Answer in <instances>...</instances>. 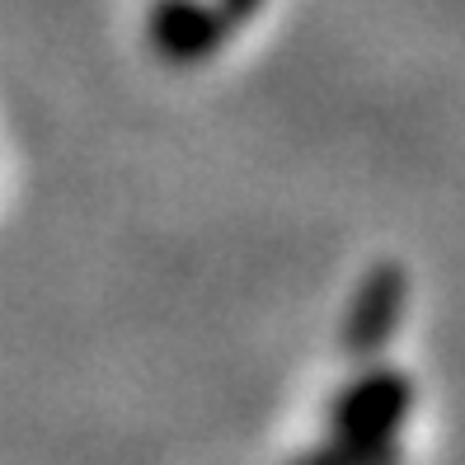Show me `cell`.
<instances>
[{
  "instance_id": "cell-1",
  "label": "cell",
  "mask_w": 465,
  "mask_h": 465,
  "mask_svg": "<svg viewBox=\"0 0 465 465\" xmlns=\"http://www.w3.org/2000/svg\"><path fill=\"white\" fill-rule=\"evenodd\" d=\"M409 409H414V381L395 367H371L367 362V371H358L330 400L324 437L348 442V447H371V451L400 447Z\"/></svg>"
},
{
  "instance_id": "cell-2",
  "label": "cell",
  "mask_w": 465,
  "mask_h": 465,
  "mask_svg": "<svg viewBox=\"0 0 465 465\" xmlns=\"http://www.w3.org/2000/svg\"><path fill=\"white\" fill-rule=\"evenodd\" d=\"M259 10L263 0H155L146 15V43L170 66H203Z\"/></svg>"
},
{
  "instance_id": "cell-3",
  "label": "cell",
  "mask_w": 465,
  "mask_h": 465,
  "mask_svg": "<svg viewBox=\"0 0 465 465\" xmlns=\"http://www.w3.org/2000/svg\"><path fill=\"white\" fill-rule=\"evenodd\" d=\"M404 306H409V278L400 263H376L362 272L358 292H352L348 311H343V352L352 362H371L391 348L400 320H404Z\"/></svg>"
},
{
  "instance_id": "cell-4",
  "label": "cell",
  "mask_w": 465,
  "mask_h": 465,
  "mask_svg": "<svg viewBox=\"0 0 465 465\" xmlns=\"http://www.w3.org/2000/svg\"><path fill=\"white\" fill-rule=\"evenodd\" d=\"M292 465H400V447H348V442H334V437H320L311 451H301Z\"/></svg>"
}]
</instances>
